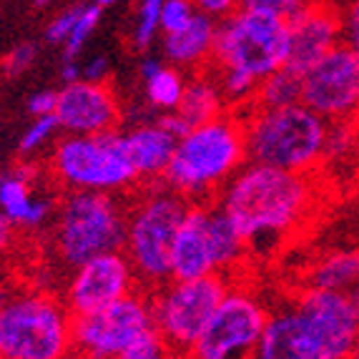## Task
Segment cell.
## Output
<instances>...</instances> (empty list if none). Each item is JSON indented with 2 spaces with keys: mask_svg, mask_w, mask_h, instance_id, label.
<instances>
[{
  "mask_svg": "<svg viewBox=\"0 0 359 359\" xmlns=\"http://www.w3.org/2000/svg\"><path fill=\"white\" fill-rule=\"evenodd\" d=\"M214 201L239 229L249 254H269L311 219L319 201L317 174L249 161Z\"/></svg>",
  "mask_w": 359,
  "mask_h": 359,
  "instance_id": "cell-1",
  "label": "cell"
},
{
  "mask_svg": "<svg viewBox=\"0 0 359 359\" xmlns=\"http://www.w3.org/2000/svg\"><path fill=\"white\" fill-rule=\"evenodd\" d=\"M359 306L349 292L304 287L269 311L254 359H352Z\"/></svg>",
  "mask_w": 359,
  "mask_h": 359,
  "instance_id": "cell-2",
  "label": "cell"
},
{
  "mask_svg": "<svg viewBox=\"0 0 359 359\" xmlns=\"http://www.w3.org/2000/svg\"><path fill=\"white\" fill-rule=\"evenodd\" d=\"M249 163L246 156L244 121L236 111H226L219 118L194 126L176 141L163 181L168 189L189 201L204 204Z\"/></svg>",
  "mask_w": 359,
  "mask_h": 359,
  "instance_id": "cell-3",
  "label": "cell"
},
{
  "mask_svg": "<svg viewBox=\"0 0 359 359\" xmlns=\"http://www.w3.org/2000/svg\"><path fill=\"white\" fill-rule=\"evenodd\" d=\"M241 121L252 163L297 174H317L322 168L330 121L302 101L279 108L252 106L241 114Z\"/></svg>",
  "mask_w": 359,
  "mask_h": 359,
  "instance_id": "cell-4",
  "label": "cell"
},
{
  "mask_svg": "<svg viewBox=\"0 0 359 359\" xmlns=\"http://www.w3.org/2000/svg\"><path fill=\"white\" fill-rule=\"evenodd\" d=\"M0 359H73V314L46 289L0 292Z\"/></svg>",
  "mask_w": 359,
  "mask_h": 359,
  "instance_id": "cell-5",
  "label": "cell"
},
{
  "mask_svg": "<svg viewBox=\"0 0 359 359\" xmlns=\"http://www.w3.org/2000/svg\"><path fill=\"white\" fill-rule=\"evenodd\" d=\"M189 201L166 184L149 186L126 209V231L121 249L133 264L138 284L151 292L171 279V249Z\"/></svg>",
  "mask_w": 359,
  "mask_h": 359,
  "instance_id": "cell-6",
  "label": "cell"
},
{
  "mask_svg": "<svg viewBox=\"0 0 359 359\" xmlns=\"http://www.w3.org/2000/svg\"><path fill=\"white\" fill-rule=\"evenodd\" d=\"M126 209L116 194L68 191L55 214L53 249L68 269L123 246Z\"/></svg>",
  "mask_w": 359,
  "mask_h": 359,
  "instance_id": "cell-7",
  "label": "cell"
},
{
  "mask_svg": "<svg viewBox=\"0 0 359 359\" xmlns=\"http://www.w3.org/2000/svg\"><path fill=\"white\" fill-rule=\"evenodd\" d=\"M48 171L55 184L66 191L118 194L138 181L118 131L96 136L66 133L50 149Z\"/></svg>",
  "mask_w": 359,
  "mask_h": 359,
  "instance_id": "cell-8",
  "label": "cell"
},
{
  "mask_svg": "<svg viewBox=\"0 0 359 359\" xmlns=\"http://www.w3.org/2000/svg\"><path fill=\"white\" fill-rule=\"evenodd\" d=\"M287 63V20L262 11H239L216 25L209 68H233L262 81Z\"/></svg>",
  "mask_w": 359,
  "mask_h": 359,
  "instance_id": "cell-9",
  "label": "cell"
},
{
  "mask_svg": "<svg viewBox=\"0 0 359 359\" xmlns=\"http://www.w3.org/2000/svg\"><path fill=\"white\" fill-rule=\"evenodd\" d=\"M233 276L209 274L198 279H168L151 292L154 330L179 357L189 352L222 304Z\"/></svg>",
  "mask_w": 359,
  "mask_h": 359,
  "instance_id": "cell-10",
  "label": "cell"
},
{
  "mask_svg": "<svg viewBox=\"0 0 359 359\" xmlns=\"http://www.w3.org/2000/svg\"><path fill=\"white\" fill-rule=\"evenodd\" d=\"M269 309L262 297L233 276L226 297L184 359H254Z\"/></svg>",
  "mask_w": 359,
  "mask_h": 359,
  "instance_id": "cell-11",
  "label": "cell"
},
{
  "mask_svg": "<svg viewBox=\"0 0 359 359\" xmlns=\"http://www.w3.org/2000/svg\"><path fill=\"white\" fill-rule=\"evenodd\" d=\"M151 332V297L136 289L103 309L73 317V359H116Z\"/></svg>",
  "mask_w": 359,
  "mask_h": 359,
  "instance_id": "cell-12",
  "label": "cell"
},
{
  "mask_svg": "<svg viewBox=\"0 0 359 359\" xmlns=\"http://www.w3.org/2000/svg\"><path fill=\"white\" fill-rule=\"evenodd\" d=\"M302 103L324 121H359V53L347 43L302 73Z\"/></svg>",
  "mask_w": 359,
  "mask_h": 359,
  "instance_id": "cell-13",
  "label": "cell"
},
{
  "mask_svg": "<svg viewBox=\"0 0 359 359\" xmlns=\"http://www.w3.org/2000/svg\"><path fill=\"white\" fill-rule=\"evenodd\" d=\"M138 289V276L123 249L96 254L71 269V279L63 292V302L73 317L90 314L123 299Z\"/></svg>",
  "mask_w": 359,
  "mask_h": 359,
  "instance_id": "cell-14",
  "label": "cell"
},
{
  "mask_svg": "<svg viewBox=\"0 0 359 359\" xmlns=\"http://www.w3.org/2000/svg\"><path fill=\"white\" fill-rule=\"evenodd\" d=\"M58 128L68 136H96L116 131L121 121V103L106 81H73L58 90L55 103Z\"/></svg>",
  "mask_w": 359,
  "mask_h": 359,
  "instance_id": "cell-15",
  "label": "cell"
},
{
  "mask_svg": "<svg viewBox=\"0 0 359 359\" xmlns=\"http://www.w3.org/2000/svg\"><path fill=\"white\" fill-rule=\"evenodd\" d=\"M344 43L341 8L327 0H309L292 20H287V63L304 73L319 58Z\"/></svg>",
  "mask_w": 359,
  "mask_h": 359,
  "instance_id": "cell-16",
  "label": "cell"
},
{
  "mask_svg": "<svg viewBox=\"0 0 359 359\" xmlns=\"http://www.w3.org/2000/svg\"><path fill=\"white\" fill-rule=\"evenodd\" d=\"M211 201L189 204L171 249V279H198L219 274L211 239Z\"/></svg>",
  "mask_w": 359,
  "mask_h": 359,
  "instance_id": "cell-17",
  "label": "cell"
},
{
  "mask_svg": "<svg viewBox=\"0 0 359 359\" xmlns=\"http://www.w3.org/2000/svg\"><path fill=\"white\" fill-rule=\"evenodd\" d=\"M41 171L33 163H20L0 174V211L23 231H38L53 216V198L36 189Z\"/></svg>",
  "mask_w": 359,
  "mask_h": 359,
  "instance_id": "cell-18",
  "label": "cell"
},
{
  "mask_svg": "<svg viewBox=\"0 0 359 359\" xmlns=\"http://www.w3.org/2000/svg\"><path fill=\"white\" fill-rule=\"evenodd\" d=\"M121 136H123V149H126L138 181L163 179L179 136H174L158 118L149 121V123H138Z\"/></svg>",
  "mask_w": 359,
  "mask_h": 359,
  "instance_id": "cell-19",
  "label": "cell"
},
{
  "mask_svg": "<svg viewBox=\"0 0 359 359\" xmlns=\"http://www.w3.org/2000/svg\"><path fill=\"white\" fill-rule=\"evenodd\" d=\"M216 20L196 13L189 23L176 33L163 36V55L171 66L181 71H206L214 55L216 41Z\"/></svg>",
  "mask_w": 359,
  "mask_h": 359,
  "instance_id": "cell-20",
  "label": "cell"
},
{
  "mask_svg": "<svg viewBox=\"0 0 359 359\" xmlns=\"http://www.w3.org/2000/svg\"><path fill=\"white\" fill-rule=\"evenodd\" d=\"M359 284V246H334L319 254L306 269V287L352 292Z\"/></svg>",
  "mask_w": 359,
  "mask_h": 359,
  "instance_id": "cell-21",
  "label": "cell"
},
{
  "mask_svg": "<svg viewBox=\"0 0 359 359\" xmlns=\"http://www.w3.org/2000/svg\"><path fill=\"white\" fill-rule=\"evenodd\" d=\"M226 111H229V106H226V101H224L219 86H216L214 76H211L209 71H196L186 81L184 98H181L179 108H176L174 114L184 121L186 126L194 128V126L206 123V121L219 118V116L226 114Z\"/></svg>",
  "mask_w": 359,
  "mask_h": 359,
  "instance_id": "cell-22",
  "label": "cell"
},
{
  "mask_svg": "<svg viewBox=\"0 0 359 359\" xmlns=\"http://www.w3.org/2000/svg\"><path fill=\"white\" fill-rule=\"evenodd\" d=\"M299 101H302V73L289 66H282L259 81L257 96H254L252 106L279 108V106H292V103H299Z\"/></svg>",
  "mask_w": 359,
  "mask_h": 359,
  "instance_id": "cell-23",
  "label": "cell"
},
{
  "mask_svg": "<svg viewBox=\"0 0 359 359\" xmlns=\"http://www.w3.org/2000/svg\"><path fill=\"white\" fill-rule=\"evenodd\" d=\"M186 81H189V76L181 68L161 66L154 76H149L144 81L149 106L154 111H161V114H174L176 108H179L181 98H184Z\"/></svg>",
  "mask_w": 359,
  "mask_h": 359,
  "instance_id": "cell-24",
  "label": "cell"
},
{
  "mask_svg": "<svg viewBox=\"0 0 359 359\" xmlns=\"http://www.w3.org/2000/svg\"><path fill=\"white\" fill-rule=\"evenodd\" d=\"M359 154V121H334L327 131L322 166H341Z\"/></svg>",
  "mask_w": 359,
  "mask_h": 359,
  "instance_id": "cell-25",
  "label": "cell"
},
{
  "mask_svg": "<svg viewBox=\"0 0 359 359\" xmlns=\"http://www.w3.org/2000/svg\"><path fill=\"white\" fill-rule=\"evenodd\" d=\"M101 23V8L93 6H81V15H78L76 25H73L71 36L63 43V60H76L83 50L86 41L90 38V33L96 30V25Z\"/></svg>",
  "mask_w": 359,
  "mask_h": 359,
  "instance_id": "cell-26",
  "label": "cell"
},
{
  "mask_svg": "<svg viewBox=\"0 0 359 359\" xmlns=\"http://www.w3.org/2000/svg\"><path fill=\"white\" fill-rule=\"evenodd\" d=\"M166 0H141L138 3V15H136V28H133V43L136 48H149L154 43L156 33H158V20H161V8Z\"/></svg>",
  "mask_w": 359,
  "mask_h": 359,
  "instance_id": "cell-27",
  "label": "cell"
},
{
  "mask_svg": "<svg viewBox=\"0 0 359 359\" xmlns=\"http://www.w3.org/2000/svg\"><path fill=\"white\" fill-rule=\"evenodd\" d=\"M58 121L55 116H41V118H33L25 133L20 136V144H18V151L23 156H33L38 151H43L46 146L53 141V136L58 133Z\"/></svg>",
  "mask_w": 359,
  "mask_h": 359,
  "instance_id": "cell-28",
  "label": "cell"
},
{
  "mask_svg": "<svg viewBox=\"0 0 359 359\" xmlns=\"http://www.w3.org/2000/svg\"><path fill=\"white\" fill-rule=\"evenodd\" d=\"M179 354L168 347L161 337L151 332V334L141 337L138 341H133L126 352H121L116 359H176Z\"/></svg>",
  "mask_w": 359,
  "mask_h": 359,
  "instance_id": "cell-29",
  "label": "cell"
},
{
  "mask_svg": "<svg viewBox=\"0 0 359 359\" xmlns=\"http://www.w3.org/2000/svg\"><path fill=\"white\" fill-rule=\"evenodd\" d=\"M194 15H196V8H194L191 0H166L161 8L158 28L163 30V36H168V33H176V30L184 28Z\"/></svg>",
  "mask_w": 359,
  "mask_h": 359,
  "instance_id": "cell-30",
  "label": "cell"
},
{
  "mask_svg": "<svg viewBox=\"0 0 359 359\" xmlns=\"http://www.w3.org/2000/svg\"><path fill=\"white\" fill-rule=\"evenodd\" d=\"M306 3H309V0H241V8L271 13V15H279V18H284V20H292Z\"/></svg>",
  "mask_w": 359,
  "mask_h": 359,
  "instance_id": "cell-31",
  "label": "cell"
},
{
  "mask_svg": "<svg viewBox=\"0 0 359 359\" xmlns=\"http://www.w3.org/2000/svg\"><path fill=\"white\" fill-rule=\"evenodd\" d=\"M36 55H38V48L33 43H18V46L3 58V73L11 78H18L20 73H25L36 63Z\"/></svg>",
  "mask_w": 359,
  "mask_h": 359,
  "instance_id": "cell-32",
  "label": "cell"
},
{
  "mask_svg": "<svg viewBox=\"0 0 359 359\" xmlns=\"http://www.w3.org/2000/svg\"><path fill=\"white\" fill-rule=\"evenodd\" d=\"M78 15H81V6H73V8H66V11H60L53 20L48 23L46 28V38L48 43H55V46H63L71 36L73 25H76Z\"/></svg>",
  "mask_w": 359,
  "mask_h": 359,
  "instance_id": "cell-33",
  "label": "cell"
},
{
  "mask_svg": "<svg viewBox=\"0 0 359 359\" xmlns=\"http://www.w3.org/2000/svg\"><path fill=\"white\" fill-rule=\"evenodd\" d=\"M191 3L196 8V13L216 20V23L226 20L229 15H233L241 8V0H191Z\"/></svg>",
  "mask_w": 359,
  "mask_h": 359,
  "instance_id": "cell-34",
  "label": "cell"
},
{
  "mask_svg": "<svg viewBox=\"0 0 359 359\" xmlns=\"http://www.w3.org/2000/svg\"><path fill=\"white\" fill-rule=\"evenodd\" d=\"M341 33L344 43L359 53V0H352L341 8Z\"/></svg>",
  "mask_w": 359,
  "mask_h": 359,
  "instance_id": "cell-35",
  "label": "cell"
},
{
  "mask_svg": "<svg viewBox=\"0 0 359 359\" xmlns=\"http://www.w3.org/2000/svg\"><path fill=\"white\" fill-rule=\"evenodd\" d=\"M55 103H58V90H36V93L28 98V111L33 118L53 116Z\"/></svg>",
  "mask_w": 359,
  "mask_h": 359,
  "instance_id": "cell-36",
  "label": "cell"
},
{
  "mask_svg": "<svg viewBox=\"0 0 359 359\" xmlns=\"http://www.w3.org/2000/svg\"><path fill=\"white\" fill-rule=\"evenodd\" d=\"M83 78L86 81H106L108 78V58L106 55H93L83 66Z\"/></svg>",
  "mask_w": 359,
  "mask_h": 359,
  "instance_id": "cell-37",
  "label": "cell"
},
{
  "mask_svg": "<svg viewBox=\"0 0 359 359\" xmlns=\"http://www.w3.org/2000/svg\"><path fill=\"white\" fill-rule=\"evenodd\" d=\"M15 231H18L15 224L0 211V257H6L13 249V244H15Z\"/></svg>",
  "mask_w": 359,
  "mask_h": 359,
  "instance_id": "cell-38",
  "label": "cell"
},
{
  "mask_svg": "<svg viewBox=\"0 0 359 359\" xmlns=\"http://www.w3.org/2000/svg\"><path fill=\"white\" fill-rule=\"evenodd\" d=\"M60 78H63V83H73V81H81V78H83V71H81V66H78L76 60H63Z\"/></svg>",
  "mask_w": 359,
  "mask_h": 359,
  "instance_id": "cell-39",
  "label": "cell"
},
{
  "mask_svg": "<svg viewBox=\"0 0 359 359\" xmlns=\"http://www.w3.org/2000/svg\"><path fill=\"white\" fill-rule=\"evenodd\" d=\"M163 63L158 58H144L141 60V63H138V73H141V78H149V76H154L156 71H158V68H161Z\"/></svg>",
  "mask_w": 359,
  "mask_h": 359,
  "instance_id": "cell-40",
  "label": "cell"
},
{
  "mask_svg": "<svg viewBox=\"0 0 359 359\" xmlns=\"http://www.w3.org/2000/svg\"><path fill=\"white\" fill-rule=\"evenodd\" d=\"M352 359H359V327H357V337H354V349H352Z\"/></svg>",
  "mask_w": 359,
  "mask_h": 359,
  "instance_id": "cell-41",
  "label": "cell"
},
{
  "mask_svg": "<svg viewBox=\"0 0 359 359\" xmlns=\"http://www.w3.org/2000/svg\"><path fill=\"white\" fill-rule=\"evenodd\" d=\"M327 3H332V6H337V8H344L347 3H352V0H327Z\"/></svg>",
  "mask_w": 359,
  "mask_h": 359,
  "instance_id": "cell-42",
  "label": "cell"
},
{
  "mask_svg": "<svg viewBox=\"0 0 359 359\" xmlns=\"http://www.w3.org/2000/svg\"><path fill=\"white\" fill-rule=\"evenodd\" d=\"M93 3H96L98 8H106V6H114L116 0H93Z\"/></svg>",
  "mask_w": 359,
  "mask_h": 359,
  "instance_id": "cell-43",
  "label": "cell"
},
{
  "mask_svg": "<svg viewBox=\"0 0 359 359\" xmlns=\"http://www.w3.org/2000/svg\"><path fill=\"white\" fill-rule=\"evenodd\" d=\"M349 294H352V297H354V302H357V306H359V284H357V287H354Z\"/></svg>",
  "mask_w": 359,
  "mask_h": 359,
  "instance_id": "cell-44",
  "label": "cell"
},
{
  "mask_svg": "<svg viewBox=\"0 0 359 359\" xmlns=\"http://www.w3.org/2000/svg\"><path fill=\"white\" fill-rule=\"evenodd\" d=\"M46 3H50V0H36V6H46Z\"/></svg>",
  "mask_w": 359,
  "mask_h": 359,
  "instance_id": "cell-45",
  "label": "cell"
},
{
  "mask_svg": "<svg viewBox=\"0 0 359 359\" xmlns=\"http://www.w3.org/2000/svg\"><path fill=\"white\" fill-rule=\"evenodd\" d=\"M357 224H359V214H357Z\"/></svg>",
  "mask_w": 359,
  "mask_h": 359,
  "instance_id": "cell-46",
  "label": "cell"
}]
</instances>
